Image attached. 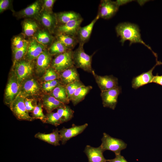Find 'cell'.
<instances>
[{"instance_id":"7bdbcfd3","label":"cell","mask_w":162,"mask_h":162,"mask_svg":"<svg viewBox=\"0 0 162 162\" xmlns=\"http://www.w3.org/2000/svg\"><path fill=\"white\" fill-rule=\"evenodd\" d=\"M151 82H154L162 86V75L159 76L157 74L154 76Z\"/></svg>"},{"instance_id":"3957f363","label":"cell","mask_w":162,"mask_h":162,"mask_svg":"<svg viewBox=\"0 0 162 162\" xmlns=\"http://www.w3.org/2000/svg\"><path fill=\"white\" fill-rule=\"evenodd\" d=\"M14 72L20 85L26 80L30 77L34 69L32 61L22 59L13 64Z\"/></svg>"},{"instance_id":"52a82bcc","label":"cell","mask_w":162,"mask_h":162,"mask_svg":"<svg viewBox=\"0 0 162 162\" xmlns=\"http://www.w3.org/2000/svg\"><path fill=\"white\" fill-rule=\"evenodd\" d=\"M10 76L4 93V102L10 106L19 94L20 88L17 78L13 71Z\"/></svg>"},{"instance_id":"ab89813d","label":"cell","mask_w":162,"mask_h":162,"mask_svg":"<svg viewBox=\"0 0 162 162\" xmlns=\"http://www.w3.org/2000/svg\"><path fill=\"white\" fill-rule=\"evenodd\" d=\"M24 102L26 110L28 112H32L37 105V101L34 99L26 98Z\"/></svg>"},{"instance_id":"5bb4252c","label":"cell","mask_w":162,"mask_h":162,"mask_svg":"<svg viewBox=\"0 0 162 162\" xmlns=\"http://www.w3.org/2000/svg\"><path fill=\"white\" fill-rule=\"evenodd\" d=\"M83 21L82 18L72 20L64 24L58 26L55 34H64L76 37L78 31Z\"/></svg>"},{"instance_id":"f35d334b","label":"cell","mask_w":162,"mask_h":162,"mask_svg":"<svg viewBox=\"0 0 162 162\" xmlns=\"http://www.w3.org/2000/svg\"><path fill=\"white\" fill-rule=\"evenodd\" d=\"M13 1L11 0H0V13H3L7 10H10L13 13L15 12L14 10L12 5Z\"/></svg>"},{"instance_id":"74e56055","label":"cell","mask_w":162,"mask_h":162,"mask_svg":"<svg viewBox=\"0 0 162 162\" xmlns=\"http://www.w3.org/2000/svg\"><path fill=\"white\" fill-rule=\"evenodd\" d=\"M60 83L59 79L44 82L42 84V88L45 91L50 93Z\"/></svg>"},{"instance_id":"b9f144b4","label":"cell","mask_w":162,"mask_h":162,"mask_svg":"<svg viewBox=\"0 0 162 162\" xmlns=\"http://www.w3.org/2000/svg\"><path fill=\"white\" fill-rule=\"evenodd\" d=\"M115 157L112 159L107 160L108 162H128L121 154H115Z\"/></svg>"},{"instance_id":"6da1fadb","label":"cell","mask_w":162,"mask_h":162,"mask_svg":"<svg viewBox=\"0 0 162 162\" xmlns=\"http://www.w3.org/2000/svg\"><path fill=\"white\" fill-rule=\"evenodd\" d=\"M115 29L117 36L120 37V41L122 45L126 40L130 41V45L133 43L142 44L151 50L156 58L158 57L157 54L152 50L150 46L142 40L141 38L140 30L137 25L129 22L121 23L116 26Z\"/></svg>"},{"instance_id":"ffe728a7","label":"cell","mask_w":162,"mask_h":162,"mask_svg":"<svg viewBox=\"0 0 162 162\" xmlns=\"http://www.w3.org/2000/svg\"><path fill=\"white\" fill-rule=\"evenodd\" d=\"M59 75L61 84L65 86L70 83L80 80L77 68L74 66L60 72Z\"/></svg>"},{"instance_id":"cb8c5ba5","label":"cell","mask_w":162,"mask_h":162,"mask_svg":"<svg viewBox=\"0 0 162 162\" xmlns=\"http://www.w3.org/2000/svg\"><path fill=\"white\" fill-rule=\"evenodd\" d=\"M43 107L47 113L51 112L54 110L62 107L65 104L57 100L50 94L44 95L42 97Z\"/></svg>"},{"instance_id":"e575fe53","label":"cell","mask_w":162,"mask_h":162,"mask_svg":"<svg viewBox=\"0 0 162 162\" xmlns=\"http://www.w3.org/2000/svg\"><path fill=\"white\" fill-rule=\"evenodd\" d=\"M46 123L49 124L57 127L62 124L59 115L57 112L47 113L46 115Z\"/></svg>"},{"instance_id":"9a60e30c","label":"cell","mask_w":162,"mask_h":162,"mask_svg":"<svg viewBox=\"0 0 162 162\" xmlns=\"http://www.w3.org/2000/svg\"><path fill=\"white\" fill-rule=\"evenodd\" d=\"M92 74L101 92L111 89L118 86V78L112 75L100 76L93 70Z\"/></svg>"},{"instance_id":"d4e9b609","label":"cell","mask_w":162,"mask_h":162,"mask_svg":"<svg viewBox=\"0 0 162 162\" xmlns=\"http://www.w3.org/2000/svg\"><path fill=\"white\" fill-rule=\"evenodd\" d=\"M33 38L46 47H49L55 39V37L46 29H40Z\"/></svg>"},{"instance_id":"e0dca14e","label":"cell","mask_w":162,"mask_h":162,"mask_svg":"<svg viewBox=\"0 0 162 162\" xmlns=\"http://www.w3.org/2000/svg\"><path fill=\"white\" fill-rule=\"evenodd\" d=\"M156 63L155 64L149 71L144 72L140 75L134 77L132 81V86L135 89L148 83H151L154 76L152 74V72L155 68L158 65L162 64V62L156 59Z\"/></svg>"},{"instance_id":"1f68e13d","label":"cell","mask_w":162,"mask_h":162,"mask_svg":"<svg viewBox=\"0 0 162 162\" xmlns=\"http://www.w3.org/2000/svg\"><path fill=\"white\" fill-rule=\"evenodd\" d=\"M22 33L14 36L11 40V46L12 52L23 47L28 40Z\"/></svg>"},{"instance_id":"44dd1931","label":"cell","mask_w":162,"mask_h":162,"mask_svg":"<svg viewBox=\"0 0 162 162\" xmlns=\"http://www.w3.org/2000/svg\"><path fill=\"white\" fill-rule=\"evenodd\" d=\"M99 18V16L97 15L89 24L84 27H80L76 35L79 44L84 45L88 41L94 25Z\"/></svg>"},{"instance_id":"8fae6325","label":"cell","mask_w":162,"mask_h":162,"mask_svg":"<svg viewBox=\"0 0 162 162\" xmlns=\"http://www.w3.org/2000/svg\"><path fill=\"white\" fill-rule=\"evenodd\" d=\"M119 7L116 1L101 0L99 5L97 15L99 18L109 19L115 15Z\"/></svg>"},{"instance_id":"7c38bea8","label":"cell","mask_w":162,"mask_h":162,"mask_svg":"<svg viewBox=\"0 0 162 162\" xmlns=\"http://www.w3.org/2000/svg\"><path fill=\"white\" fill-rule=\"evenodd\" d=\"M40 92V85L34 79L30 78L26 80L21 85L19 94L25 98L35 97Z\"/></svg>"},{"instance_id":"9c48e42d","label":"cell","mask_w":162,"mask_h":162,"mask_svg":"<svg viewBox=\"0 0 162 162\" xmlns=\"http://www.w3.org/2000/svg\"><path fill=\"white\" fill-rule=\"evenodd\" d=\"M42 9L41 0H37L25 8L13 14L18 19H32L36 20Z\"/></svg>"},{"instance_id":"5b68a950","label":"cell","mask_w":162,"mask_h":162,"mask_svg":"<svg viewBox=\"0 0 162 162\" xmlns=\"http://www.w3.org/2000/svg\"><path fill=\"white\" fill-rule=\"evenodd\" d=\"M101 140L100 146L104 151L109 150L115 154H121V151L125 149L127 146L122 140L112 137L106 133H103Z\"/></svg>"},{"instance_id":"d6986e66","label":"cell","mask_w":162,"mask_h":162,"mask_svg":"<svg viewBox=\"0 0 162 162\" xmlns=\"http://www.w3.org/2000/svg\"><path fill=\"white\" fill-rule=\"evenodd\" d=\"M52 56L48 49H45L36 58V70L38 74L44 73L51 65Z\"/></svg>"},{"instance_id":"2e32d148","label":"cell","mask_w":162,"mask_h":162,"mask_svg":"<svg viewBox=\"0 0 162 162\" xmlns=\"http://www.w3.org/2000/svg\"><path fill=\"white\" fill-rule=\"evenodd\" d=\"M28 40L27 51L24 58L32 61L36 58L46 49L44 45L38 42L34 38H31Z\"/></svg>"},{"instance_id":"4316f807","label":"cell","mask_w":162,"mask_h":162,"mask_svg":"<svg viewBox=\"0 0 162 162\" xmlns=\"http://www.w3.org/2000/svg\"><path fill=\"white\" fill-rule=\"evenodd\" d=\"M92 88L91 86L85 85L78 88L71 97V101L74 106H75L84 99L86 96Z\"/></svg>"},{"instance_id":"f546056e","label":"cell","mask_w":162,"mask_h":162,"mask_svg":"<svg viewBox=\"0 0 162 162\" xmlns=\"http://www.w3.org/2000/svg\"><path fill=\"white\" fill-rule=\"evenodd\" d=\"M57 112L62 123H63L68 122L73 117L74 111L69 106L65 104L62 107L58 108Z\"/></svg>"},{"instance_id":"f1b7e54d","label":"cell","mask_w":162,"mask_h":162,"mask_svg":"<svg viewBox=\"0 0 162 162\" xmlns=\"http://www.w3.org/2000/svg\"><path fill=\"white\" fill-rule=\"evenodd\" d=\"M55 38L56 40L60 41L69 50H72L78 44L76 37L64 34H55Z\"/></svg>"},{"instance_id":"7402d4cb","label":"cell","mask_w":162,"mask_h":162,"mask_svg":"<svg viewBox=\"0 0 162 162\" xmlns=\"http://www.w3.org/2000/svg\"><path fill=\"white\" fill-rule=\"evenodd\" d=\"M35 20L25 19L22 22V34L25 37L33 38L40 29L38 23Z\"/></svg>"},{"instance_id":"4dcf8cb0","label":"cell","mask_w":162,"mask_h":162,"mask_svg":"<svg viewBox=\"0 0 162 162\" xmlns=\"http://www.w3.org/2000/svg\"><path fill=\"white\" fill-rule=\"evenodd\" d=\"M48 50L52 56H57L69 50L56 38Z\"/></svg>"},{"instance_id":"8992f818","label":"cell","mask_w":162,"mask_h":162,"mask_svg":"<svg viewBox=\"0 0 162 162\" xmlns=\"http://www.w3.org/2000/svg\"><path fill=\"white\" fill-rule=\"evenodd\" d=\"M25 98L19 94L11 103L9 107L17 119L31 121L34 119L29 115L26 110L25 104Z\"/></svg>"},{"instance_id":"83f0119b","label":"cell","mask_w":162,"mask_h":162,"mask_svg":"<svg viewBox=\"0 0 162 162\" xmlns=\"http://www.w3.org/2000/svg\"><path fill=\"white\" fill-rule=\"evenodd\" d=\"M49 94L65 104H68L70 102V100L68 98L66 86L61 83L57 86Z\"/></svg>"},{"instance_id":"4fadbf2b","label":"cell","mask_w":162,"mask_h":162,"mask_svg":"<svg viewBox=\"0 0 162 162\" xmlns=\"http://www.w3.org/2000/svg\"><path fill=\"white\" fill-rule=\"evenodd\" d=\"M88 125L87 123L80 125L73 124L72 127L69 128L63 127L59 130L62 144H65L71 138L82 133Z\"/></svg>"},{"instance_id":"836d02e7","label":"cell","mask_w":162,"mask_h":162,"mask_svg":"<svg viewBox=\"0 0 162 162\" xmlns=\"http://www.w3.org/2000/svg\"><path fill=\"white\" fill-rule=\"evenodd\" d=\"M43 105L42 102H39L32 112V117L33 119H39L43 123H45L46 120V116L43 111Z\"/></svg>"},{"instance_id":"ac0fdd59","label":"cell","mask_w":162,"mask_h":162,"mask_svg":"<svg viewBox=\"0 0 162 162\" xmlns=\"http://www.w3.org/2000/svg\"><path fill=\"white\" fill-rule=\"evenodd\" d=\"M104 151L100 146L98 147H94L90 145H86L84 152L87 157L88 162H106L103 155Z\"/></svg>"},{"instance_id":"8d00e7d4","label":"cell","mask_w":162,"mask_h":162,"mask_svg":"<svg viewBox=\"0 0 162 162\" xmlns=\"http://www.w3.org/2000/svg\"><path fill=\"white\" fill-rule=\"evenodd\" d=\"M28 40L22 48L12 52L13 57V64L23 58L26 53L28 46Z\"/></svg>"},{"instance_id":"603a6c76","label":"cell","mask_w":162,"mask_h":162,"mask_svg":"<svg viewBox=\"0 0 162 162\" xmlns=\"http://www.w3.org/2000/svg\"><path fill=\"white\" fill-rule=\"evenodd\" d=\"M59 130L56 128L49 134L38 132L35 134L34 137L55 146H60L61 137Z\"/></svg>"},{"instance_id":"60d3db41","label":"cell","mask_w":162,"mask_h":162,"mask_svg":"<svg viewBox=\"0 0 162 162\" xmlns=\"http://www.w3.org/2000/svg\"><path fill=\"white\" fill-rule=\"evenodd\" d=\"M56 1L55 0H41L42 9L49 13H53V7Z\"/></svg>"},{"instance_id":"7a4b0ae2","label":"cell","mask_w":162,"mask_h":162,"mask_svg":"<svg viewBox=\"0 0 162 162\" xmlns=\"http://www.w3.org/2000/svg\"><path fill=\"white\" fill-rule=\"evenodd\" d=\"M84 45L79 44L78 47L73 51V60L74 66L84 71L92 74L94 70L92 63L93 54L86 53L83 48Z\"/></svg>"},{"instance_id":"ee69618b","label":"cell","mask_w":162,"mask_h":162,"mask_svg":"<svg viewBox=\"0 0 162 162\" xmlns=\"http://www.w3.org/2000/svg\"><path fill=\"white\" fill-rule=\"evenodd\" d=\"M131 0H117L116 1L117 4L119 7L120 6L123 5L124 4H127L130 2H131Z\"/></svg>"},{"instance_id":"484cf974","label":"cell","mask_w":162,"mask_h":162,"mask_svg":"<svg viewBox=\"0 0 162 162\" xmlns=\"http://www.w3.org/2000/svg\"><path fill=\"white\" fill-rule=\"evenodd\" d=\"M56 14L58 26L82 18L79 13L73 11L60 12L56 13Z\"/></svg>"},{"instance_id":"277c9868","label":"cell","mask_w":162,"mask_h":162,"mask_svg":"<svg viewBox=\"0 0 162 162\" xmlns=\"http://www.w3.org/2000/svg\"><path fill=\"white\" fill-rule=\"evenodd\" d=\"M73 51L68 50L56 56L52 59L50 67L59 73L74 65L73 60Z\"/></svg>"},{"instance_id":"d590c367","label":"cell","mask_w":162,"mask_h":162,"mask_svg":"<svg viewBox=\"0 0 162 162\" xmlns=\"http://www.w3.org/2000/svg\"><path fill=\"white\" fill-rule=\"evenodd\" d=\"M84 85L83 83L80 80L70 83L66 86L68 98L70 100L71 97L76 90L78 88Z\"/></svg>"},{"instance_id":"d6a6232c","label":"cell","mask_w":162,"mask_h":162,"mask_svg":"<svg viewBox=\"0 0 162 162\" xmlns=\"http://www.w3.org/2000/svg\"><path fill=\"white\" fill-rule=\"evenodd\" d=\"M59 73L50 66L44 72L41 79L44 82L59 79Z\"/></svg>"},{"instance_id":"30bf717a","label":"cell","mask_w":162,"mask_h":162,"mask_svg":"<svg viewBox=\"0 0 162 162\" xmlns=\"http://www.w3.org/2000/svg\"><path fill=\"white\" fill-rule=\"evenodd\" d=\"M36 20L50 33L52 34H55L58 26L56 13H49L42 9Z\"/></svg>"},{"instance_id":"ba28073f","label":"cell","mask_w":162,"mask_h":162,"mask_svg":"<svg viewBox=\"0 0 162 162\" xmlns=\"http://www.w3.org/2000/svg\"><path fill=\"white\" fill-rule=\"evenodd\" d=\"M121 92L122 88L118 86L111 89L101 91L100 95L103 106L115 110L118 102V96Z\"/></svg>"}]
</instances>
